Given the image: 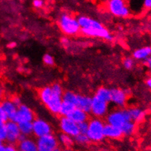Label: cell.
<instances>
[{"mask_svg": "<svg viewBox=\"0 0 151 151\" xmlns=\"http://www.w3.org/2000/svg\"><path fill=\"white\" fill-rule=\"evenodd\" d=\"M34 120H35V114L31 108L25 104H21L17 109V112L13 121L18 124L23 122H32Z\"/></svg>", "mask_w": 151, "mask_h": 151, "instance_id": "obj_11", "label": "cell"}, {"mask_svg": "<svg viewBox=\"0 0 151 151\" xmlns=\"http://www.w3.org/2000/svg\"><path fill=\"white\" fill-rule=\"evenodd\" d=\"M6 126V141L8 144H15L18 142L21 136L18 124L13 121H8L5 123Z\"/></svg>", "mask_w": 151, "mask_h": 151, "instance_id": "obj_10", "label": "cell"}, {"mask_svg": "<svg viewBox=\"0 0 151 151\" xmlns=\"http://www.w3.org/2000/svg\"><path fill=\"white\" fill-rule=\"evenodd\" d=\"M121 129L123 133V135L131 136V135H132L134 133L135 130H136V123H134L132 121H127L123 125Z\"/></svg>", "mask_w": 151, "mask_h": 151, "instance_id": "obj_23", "label": "cell"}, {"mask_svg": "<svg viewBox=\"0 0 151 151\" xmlns=\"http://www.w3.org/2000/svg\"><path fill=\"white\" fill-rule=\"evenodd\" d=\"M108 112V103L102 101L96 96L92 97L91 112L96 118H101L105 116Z\"/></svg>", "mask_w": 151, "mask_h": 151, "instance_id": "obj_12", "label": "cell"}, {"mask_svg": "<svg viewBox=\"0 0 151 151\" xmlns=\"http://www.w3.org/2000/svg\"><path fill=\"white\" fill-rule=\"evenodd\" d=\"M18 149L19 151H38L36 141L29 137L18 142Z\"/></svg>", "mask_w": 151, "mask_h": 151, "instance_id": "obj_18", "label": "cell"}, {"mask_svg": "<svg viewBox=\"0 0 151 151\" xmlns=\"http://www.w3.org/2000/svg\"><path fill=\"white\" fill-rule=\"evenodd\" d=\"M151 57V47L145 46L136 49L133 53V59L139 61H145Z\"/></svg>", "mask_w": 151, "mask_h": 151, "instance_id": "obj_19", "label": "cell"}, {"mask_svg": "<svg viewBox=\"0 0 151 151\" xmlns=\"http://www.w3.org/2000/svg\"><path fill=\"white\" fill-rule=\"evenodd\" d=\"M145 64L147 67H148L149 68L151 69V57L149 58H147L145 61Z\"/></svg>", "mask_w": 151, "mask_h": 151, "instance_id": "obj_39", "label": "cell"}, {"mask_svg": "<svg viewBox=\"0 0 151 151\" xmlns=\"http://www.w3.org/2000/svg\"><path fill=\"white\" fill-rule=\"evenodd\" d=\"M60 151H72L70 150V149H67V148H65L64 149V150H61Z\"/></svg>", "mask_w": 151, "mask_h": 151, "instance_id": "obj_44", "label": "cell"}, {"mask_svg": "<svg viewBox=\"0 0 151 151\" xmlns=\"http://www.w3.org/2000/svg\"><path fill=\"white\" fill-rule=\"evenodd\" d=\"M50 87H51L52 91H53L55 94L60 95V96H62L63 93H64V91H63V88L62 87H61V84H58V83H55L53 85L50 86Z\"/></svg>", "mask_w": 151, "mask_h": 151, "instance_id": "obj_30", "label": "cell"}, {"mask_svg": "<svg viewBox=\"0 0 151 151\" xmlns=\"http://www.w3.org/2000/svg\"><path fill=\"white\" fill-rule=\"evenodd\" d=\"M123 65L126 70H132L134 66V60L132 57H126L123 60Z\"/></svg>", "mask_w": 151, "mask_h": 151, "instance_id": "obj_28", "label": "cell"}, {"mask_svg": "<svg viewBox=\"0 0 151 151\" xmlns=\"http://www.w3.org/2000/svg\"><path fill=\"white\" fill-rule=\"evenodd\" d=\"M32 4H33V6L35 8L40 9L44 6L45 1H42V0H34L32 1Z\"/></svg>", "mask_w": 151, "mask_h": 151, "instance_id": "obj_34", "label": "cell"}, {"mask_svg": "<svg viewBox=\"0 0 151 151\" xmlns=\"http://www.w3.org/2000/svg\"><path fill=\"white\" fill-rule=\"evenodd\" d=\"M0 140L6 141V126L4 123H0Z\"/></svg>", "mask_w": 151, "mask_h": 151, "instance_id": "obj_31", "label": "cell"}, {"mask_svg": "<svg viewBox=\"0 0 151 151\" xmlns=\"http://www.w3.org/2000/svg\"><path fill=\"white\" fill-rule=\"evenodd\" d=\"M61 45L64 46L65 48H68L70 46V41L67 38H62L61 39Z\"/></svg>", "mask_w": 151, "mask_h": 151, "instance_id": "obj_36", "label": "cell"}, {"mask_svg": "<svg viewBox=\"0 0 151 151\" xmlns=\"http://www.w3.org/2000/svg\"><path fill=\"white\" fill-rule=\"evenodd\" d=\"M104 136L111 139H119L123 135L121 129L120 128L111 126L110 124H105L104 128Z\"/></svg>", "mask_w": 151, "mask_h": 151, "instance_id": "obj_16", "label": "cell"}, {"mask_svg": "<svg viewBox=\"0 0 151 151\" xmlns=\"http://www.w3.org/2000/svg\"><path fill=\"white\" fill-rule=\"evenodd\" d=\"M0 151H5V145L3 143L0 144Z\"/></svg>", "mask_w": 151, "mask_h": 151, "instance_id": "obj_42", "label": "cell"}, {"mask_svg": "<svg viewBox=\"0 0 151 151\" xmlns=\"http://www.w3.org/2000/svg\"><path fill=\"white\" fill-rule=\"evenodd\" d=\"M78 21L81 27V32L83 35L107 41L112 40V36L109 30L97 20L86 15H81L78 18Z\"/></svg>", "mask_w": 151, "mask_h": 151, "instance_id": "obj_1", "label": "cell"}, {"mask_svg": "<svg viewBox=\"0 0 151 151\" xmlns=\"http://www.w3.org/2000/svg\"><path fill=\"white\" fill-rule=\"evenodd\" d=\"M36 142L38 151H53L58 148V139L52 134L37 138Z\"/></svg>", "mask_w": 151, "mask_h": 151, "instance_id": "obj_7", "label": "cell"}, {"mask_svg": "<svg viewBox=\"0 0 151 151\" xmlns=\"http://www.w3.org/2000/svg\"><path fill=\"white\" fill-rule=\"evenodd\" d=\"M0 105H1L5 115H7L8 121H13L18 107L13 104L11 100L9 99H4L1 101V102L0 103Z\"/></svg>", "mask_w": 151, "mask_h": 151, "instance_id": "obj_15", "label": "cell"}, {"mask_svg": "<svg viewBox=\"0 0 151 151\" xmlns=\"http://www.w3.org/2000/svg\"><path fill=\"white\" fill-rule=\"evenodd\" d=\"M91 97L85 95H78L76 103H75V107L88 113V112H91Z\"/></svg>", "mask_w": 151, "mask_h": 151, "instance_id": "obj_14", "label": "cell"}, {"mask_svg": "<svg viewBox=\"0 0 151 151\" xmlns=\"http://www.w3.org/2000/svg\"><path fill=\"white\" fill-rule=\"evenodd\" d=\"M146 84H147V87L151 90V77L146 80Z\"/></svg>", "mask_w": 151, "mask_h": 151, "instance_id": "obj_41", "label": "cell"}, {"mask_svg": "<svg viewBox=\"0 0 151 151\" xmlns=\"http://www.w3.org/2000/svg\"><path fill=\"white\" fill-rule=\"evenodd\" d=\"M145 8L146 9H151V0H145L143 2Z\"/></svg>", "mask_w": 151, "mask_h": 151, "instance_id": "obj_38", "label": "cell"}, {"mask_svg": "<svg viewBox=\"0 0 151 151\" xmlns=\"http://www.w3.org/2000/svg\"><path fill=\"white\" fill-rule=\"evenodd\" d=\"M21 134L24 136H29V135L33 134V126H32V122H23V123H18Z\"/></svg>", "mask_w": 151, "mask_h": 151, "instance_id": "obj_22", "label": "cell"}, {"mask_svg": "<svg viewBox=\"0 0 151 151\" xmlns=\"http://www.w3.org/2000/svg\"><path fill=\"white\" fill-rule=\"evenodd\" d=\"M77 97H78V94L75 93L72 91H66V92H64L62 95V101L75 106Z\"/></svg>", "mask_w": 151, "mask_h": 151, "instance_id": "obj_26", "label": "cell"}, {"mask_svg": "<svg viewBox=\"0 0 151 151\" xmlns=\"http://www.w3.org/2000/svg\"><path fill=\"white\" fill-rule=\"evenodd\" d=\"M2 142H1V140H0V144H1V143H2Z\"/></svg>", "mask_w": 151, "mask_h": 151, "instance_id": "obj_46", "label": "cell"}, {"mask_svg": "<svg viewBox=\"0 0 151 151\" xmlns=\"http://www.w3.org/2000/svg\"><path fill=\"white\" fill-rule=\"evenodd\" d=\"M40 98L42 104L54 115L59 114L60 108L62 104V96L56 95L52 91L50 86L42 88L40 91Z\"/></svg>", "mask_w": 151, "mask_h": 151, "instance_id": "obj_2", "label": "cell"}, {"mask_svg": "<svg viewBox=\"0 0 151 151\" xmlns=\"http://www.w3.org/2000/svg\"><path fill=\"white\" fill-rule=\"evenodd\" d=\"M129 115H130L131 121L134 123H140L145 119V112L140 108L133 107L129 109Z\"/></svg>", "mask_w": 151, "mask_h": 151, "instance_id": "obj_20", "label": "cell"}, {"mask_svg": "<svg viewBox=\"0 0 151 151\" xmlns=\"http://www.w3.org/2000/svg\"><path fill=\"white\" fill-rule=\"evenodd\" d=\"M58 143H60L61 144H62L64 147H65V148L69 149L75 143L74 141V138L68 136L67 134H64L61 133V134H59L58 136Z\"/></svg>", "mask_w": 151, "mask_h": 151, "instance_id": "obj_24", "label": "cell"}, {"mask_svg": "<svg viewBox=\"0 0 151 151\" xmlns=\"http://www.w3.org/2000/svg\"><path fill=\"white\" fill-rule=\"evenodd\" d=\"M106 120L107 124L121 128L126 122L131 121L129 109H118L112 111L107 115Z\"/></svg>", "mask_w": 151, "mask_h": 151, "instance_id": "obj_5", "label": "cell"}, {"mask_svg": "<svg viewBox=\"0 0 151 151\" xmlns=\"http://www.w3.org/2000/svg\"><path fill=\"white\" fill-rule=\"evenodd\" d=\"M75 109V106L69 103L63 102L60 108L59 114L61 117H69V115L72 113V111Z\"/></svg>", "mask_w": 151, "mask_h": 151, "instance_id": "obj_25", "label": "cell"}, {"mask_svg": "<svg viewBox=\"0 0 151 151\" xmlns=\"http://www.w3.org/2000/svg\"><path fill=\"white\" fill-rule=\"evenodd\" d=\"M58 24L61 32L68 36L78 35L81 32L78 18L68 13H63L60 15L58 19Z\"/></svg>", "mask_w": 151, "mask_h": 151, "instance_id": "obj_3", "label": "cell"}, {"mask_svg": "<svg viewBox=\"0 0 151 151\" xmlns=\"http://www.w3.org/2000/svg\"><path fill=\"white\" fill-rule=\"evenodd\" d=\"M78 128H79L80 134H86L88 129V122H84L78 124Z\"/></svg>", "mask_w": 151, "mask_h": 151, "instance_id": "obj_32", "label": "cell"}, {"mask_svg": "<svg viewBox=\"0 0 151 151\" xmlns=\"http://www.w3.org/2000/svg\"><path fill=\"white\" fill-rule=\"evenodd\" d=\"M4 95V90L1 87H0V98H1V97Z\"/></svg>", "mask_w": 151, "mask_h": 151, "instance_id": "obj_43", "label": "cell"}, {"mask_svg": "<svg viewBox=\"0 0 151 151\" xmlns=\"http://www.w3.org/2000/svg\"><path fill=\"white\" fill-rule=\"evenodd\" d=\"M111 91V102L113 103L115 105L123 107L126 105L127 101L128 94L126 90L120 88H113Z\"/></svg>", "mask_w": 151, "mask_h": 151, "instance_id": "obj_13", "label": "cell"}, {"mask_svg": "<svg viewBox=\"0 0 151 151\" xmlns=\"http://www.w3.org/2000/svg\"><path fill=\"white\" fill-rule=\"evenodd\" d=\"M5 151H19L18 147L15 146V144H8L7 145H5Z\"/></svg>", "mask_w": 151, "mask_h": 151, "instance_id": "obj_37", "label": "cell"}, {"mask_svg": "<svg viewBox=\"0 0 151 151\" xmlns=\"http://www.w3.org/2000/svg\"><path fill=\"white\" fill-rule=\"evenodd\" d=\"M33 134L37 138L52 134V127L48 122L41 118H37L32 121Z\"/></svg>", "mask_w": 151, "mask_h": 151, "instance_id": "obj_9", "label": "cell"}, {"mask_svg": "<svg viewBox=\"0 0 151 151\" xmlns=\"http://www.w3.org/2000/svg\"><path fill=\"white\" fill-rule=\"evenodd\" d=\"M11 101H13V103L14 104H15V106H17V107H18V106H20L22 104V101H21V99L20 97L18 96H14L13 98L11 99Z\"/></svg>", "mask_w": 151, "mask_h": 151, "instance_id": "obj_35", "label": "cell"}, {"mask_svg": "<svg viewBox=\"0 0 151 151\" xmlns=\"http://www.w3.org/2000/svg\"><path fill=\"white\" fill-rule=\"evenodd\" d=\"M43 62L47 66H53L55 63V60L53 57L50 54H45L42 57Z\"/></svg>", "mask_w": 151, "mask_h": 151, "instance_id": "obj_29", "label": "cell"}, {"mask_svg": "<svg viewBox=\"0 0 151 151\" xmlns=\"http://www.w3.org/2000/svg\"><path fill=\"white\" fill-rule=\"evenodd\" d=\"M107 9L114 16L126 18L130 14V10L123 0H110L107 3Z\"/></svg>", "mask_w": 151, "mask_h": 151, "instance_id": "obj_6", "label": "cell"}, {"mask_svg": "<svg viewBox=\"0 0 151 151\" xmlns=\"http://www.w3.org/2000/svg\"><path fill=\"white\" fill-rule=\"evenodd\" d=\"M7 121H8V118H7V115H5L1 105H0V123H6Z\"/></svg>", "mask_w": 151, "mask_h": 151, "instance_id": "obj_33", "label": "cell"}, {"mask_svg": "<svg viewBox=\"0 0 151 151\" xmlns=\"http://www.w3.org/2000/svg\"><path fill=\"white\" fill-rule=\"evenodd\" d=\"M61 150H60L59 148H58V149H56V150H53V151H60Z\"/></svg>", "mask_w": 151, "mask_h": 151, "instance_id": "obj_45", "label": "cell"}, {"mask_svg": "<svg viewBox=\"0 0 151 151\" xmlns=\"http://www.w3.org/2000/svg\"><path fill=\"white\" fill-rule=\"evenodd\" d=\"M68 118H70L75 123H76L77 124H80L81 123L88 121V115L87 112L75 107V109L72 111V113L69 115Z\"/></svg>", "mask_w": 151, "mask_h": 151, "instance_id": "obj_17", "label": "cell"}, {"mask_svg": "<svg viewBox=\"0 0 151 151\" xmlns=\"http://www.w3.org/2000/svg\"><path fill=\"white\" fill-rule=\"evenodd\" d=\"M74 141L79 145H86L90 142L87 134H79L78 136H75L74 138Z\"/></svg>", "mask_w": 151, "mask_h": 151, "instance_id": "obj_27", "label": "cell"}, {"mask_svg": "<svg viewBox=\"0 0 151 151\" xmlns=\"http://www.w3.org/2000/svg\"><path fill=\"white\" fill-rule=\"evenodd\" d=\"M95 96L99 98V99L109 103L111 101V91L110 89L104 87H101L96 90Z\"/></svg>", "mask_w": 151, "mask_h": 151, "instance_id": "obj_21", "label": "cell"}, {"mask_svg": "<svg viewBox=\"0 0 151 151\" xmlns=\"http://www.w3.org/2000/svg\"><path fill=\"white\" fill-rule=\"evenodd\" d=\"M59 127L62 134L75 138L80 134L78 124L68 117H61L59 121Z\"/></svg>", "mask_w": 151, "mask_h": 151, "instance_id": "obj_8", "label": "cell"}, {"mask_svg": "<svg viewBox=\"0 0 151 151\" xmlns=\"http://www.w3.org/2000/svg\"><path fill=\"white\" fill-rule=\"evenodd\" d=\"M16 45L17 44L15 42H10L7 44V47H8L9 49H13V48H15V46H16Z\"/></svg>", "mask_w": 151, "mask_h": 151, "instance_id": "obj_40", "label": "cell"}, {"mask_svg": "<svg viewBox=\"0 0 151 151\" xmlns=\"http://www.w3.org/2000/svg\"><path fill=\"white\" fill-rule=\"evenodd\" d=\"M88 123L87 136L90 142H99L104 139V123L99 118H94L91 120Z\"/></svg>", "mask_w": 151, "mask_h": 151, "instance_id": "obj_4", "label": "cell"}]
</instances>
